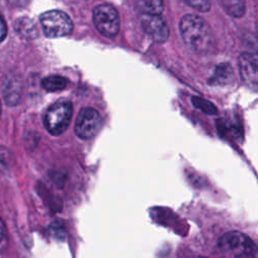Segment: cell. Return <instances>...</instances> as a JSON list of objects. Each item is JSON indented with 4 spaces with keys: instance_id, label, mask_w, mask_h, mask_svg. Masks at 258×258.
<instances>
[{
    "instance_id": "cell-16",
    "label": "cell",
    "mask_w": 258,
    "mask_h": 258,
    "mask_svg": "<svg viewBox=\"0 0 258 258\" xmlns=\"http://www.w3.org/2000/svg\"><path fill=\"white\" fill-rule=\"evenodd\" d=\"M8 246V235L4 222L0 218V253L5 251Z\"/></svg>"
},
{
    "instance_id": "cell-15",
    "label": "cell",
    "mask_w": 258,
    "mask_h": 258,
    "mask_svg": "<svg viewBox=\"0 0 258 258\" xmlns=\"http://www.w3.org/2000/svg\"><path fill=\"white\" fill-rule=\"evenodd\" d=\"M182 1H184L187 5H189L190 7L201 12H207L211 7L209 0H182Z\"/></svg>"
},
{
    "instance_id": "cell-7",
    "label": "cell",
    "mask_w": 258,
    "mask_h": 258,
    "mask_svg": "<svg viewBox=\"0 0 258 258\" xmlns=\"http://www.w3.org/2000/svg\"><path fill=\"white\" fill-rule=\"evenodd\" d=\"M141 26L145 33L156 42H164L169 36V29L165 20L158 14L143 13Z\"/></svg>"
},
{
    "instance_id": "cell-3",
    "label": "cell",
    "mask_w": 258,
    "mask_h": 258,
    "mask_svg": "<svg viewBox=\"0 0 258 258\" xmlns=\"http://www.w3.org/2000/svg\"><path fill=\"white\" fill-rule=\"evenodd\" d=\"M43 32L47 37H60L73 31V22L69 15L59 10H50L39 17Z\"/></svg>"
},
{
    "instance_id": "cell-5",
    "label": "cell",
    "mask_w": 258,
    "mask_h": 258,
    "mask_svg": "<svg viewBox=\"0 0 258 258\" xmlns=\"http://www.w3.org/2000/svg\"><path fill=\"white\" fill-rule=\"evenodd\" d=\"M103 120L100 113L94 108H83L76 119L75 132L82 139L94 137L101 129Z\"/></svg>"
},
{
    "instance_id": "cell-14",
    "label": "cell",
    "mask_w": 258,
    "mask_h": 258,
    "mask_svg": "<svg viewBox=\"0 0 258 258\" xmlns=\"http://www.w3.org/2000/svg\"><path fill=\"white\" fill-rule=\"evenodd\" d=\"M12 163L11 152L4 146H0V172L7 171Z\"/></svg>"
},
{
    "instance_id": "cell-8",
    "label": "cell",
    "mask_w": 258,
    "mask_h": 258,
    "mask_svg": "<svg viewBox=\"0 0 258 258\" xmlns=\"http://www.w3.org/2000/svg\"><path fill=\"white\" fill-rule=\"evenodd\" d=\"M239 70L242 82L251 90H257L258 68L255 53L242 52L239 56Z\"/></svg>"
},
{
    "instance_id": "cell-12",
    "label": "cell",
    "mask_w": 258,
    "mask_h": 258,
    "mask_svg": "<svg viewBox=\"0 0 258 258\" xmlns=\"http://www.w3.org/2000/svg\"><path fill=\"white\" fill-rule=\"evenodd\" d=\"M222 4L227 11L233 17H241L245 12V1L244 0H222Z\"/></svg>"
},
{
    "instance_id": "cell-9",
    "label": "cell",
    "mask_w": 258,
    "mask_h": 258,
    "mask_svg": "<svg viewBox=\"0 0 258 258\" xmlns=\"http://www.w3.org/2000/svg\"><path fill=\"white\" fill-rule=\"evenodd\" d=\"M233 79V70L229 63H220L216 67L213 76L209 79V84L224 86Z\"/></svg>"
},
{
    "instance_id": "cell-17",
    "label": "cell",
    "mask_w": 258,
    "mask_h": 258,
    "mask_svg": "<svg viewBox=\"0 0 258 258\" xmlns=\"http://www.w3.org/2000/svg\"><path fill=\"white\" fill-rule=\"evenodd\" d=\"M6 34H7V25L3 16L0 14V42L6 37Z\"/></svg>"
},
{
    "instance_id": "cell-1",
    "label": "cell",
    "mask_w": 258,
    "mask_h": 258,
    "mask_svg": "<svg viewBox=\"0 0 258 258\" xmlns=\"http://www.w3.org/2000/svg\"><path fill=\"white\" fill-rule=\"evenodd\" d=\"M183 41L198 53H209L215 48V37L210 25L199 15L186 14L179 22Z\"/></svg>"
},
{
    "instance_id": "cell-6",
    "label": "cell",
    "mask_w": 258,
    "mask_h": 258,
    "mask_svg": "<svg viewBox=\"0 0 258 258\" xmlns=\"http://www.w3.org/2000/svg\"><path fill=\"white\" fill-rule=\"evenodd\" d=\"M220 248L226 252H232L235 256H252L256 251V245L246 235L240 232H228L220 239Z\"/></svg>"
},
{
    "instance_id": "cell-13",
    "label": "cell",
    "mask_w": 258,
    "mask_h": 258,
    "mask_svg": "<svg viewBox=\"0 0 258 258\" xmlns=\"http://www.w3.org/2000/svg\"><path fill=\"white\" fill-rule=\"evenodd\" d=\"M191 103L197 109L205 112L206 114H216L217 111H218L213 103H211L208 100L203 99V98L192 97L191 98Z\"/></svg>"
},
{
    "instance_id": "cell-10",
    "label": "cell",
    "mask_w": 258,
    "mask_h": 258,
    "mask_svg": "<svg viewBox=\"0 0 258 258\" xmlns=\"http://www.w3.org/2000/svg\"><path fill=\"white\" fill-rule=\"evenodd\" d=\"M69 81L61 76H48L41 81V87L47 92L61 91L68 87Z\"/></svg>"
},
{
    "instance_id": "cell-18",
    "label": "cell",
    "mask_w": 258,
    "mask_h": 258,
    "mask_svg": "<svg viewBox=\"0 0 258 258\" xmlns=\"http://www.w3.org/2000/svg\"><path fill=\"white\" fill-rule=\"evenodd\" d=\"M0 114H1V101H0Z\"/></svg>"
},
{
    "instance_id": "cell-2",
    "label": "cell",
    "mask_w": 258,
    "mask_h": 258,
    "mask_svg": "<svg viewBox=\"0 0 258 258\" xmlns=\"http://www.w3.org/2000/svg\"><path fill=\"white\" fill-rule=\"evenodd\" d=\"M73 116V105L62 101L50 106L44 114L43 124L47 132L53 136L62 134L69 127Z\"/></svg>"
},
{
    "instance_id": "cell-4",
    "label": "cell",
    "mask_w": 258,
    "mask_h": 258,
    "mask_svg": "<svg viewBox=\"0 0 258 258\" xmlns=\"http://www.w3.org/2000/svg\"><path fill=\"white\" fill-rule=\"evenodd\" d=\"M93 21L97 30L104 36L114 37L120 28L117 10L109 4H100L93 11Z\"/></svg>"
},
{
    "instance_id": "cell-11",
    "label": "cell",
    "mask_w": 258,
    "mask_h": 258,
    "mask_svg": "<svg viewBox=\"0 0 258 258\" xmlns=\"http://www.w3.org/2000/svg\"><path fill=\"white\" fill-rule=\"evenodd\" d=\"M137 7L147 14H158L160 15L163 11L162 0H136Z\"/></svg>"
}]
</instances>
